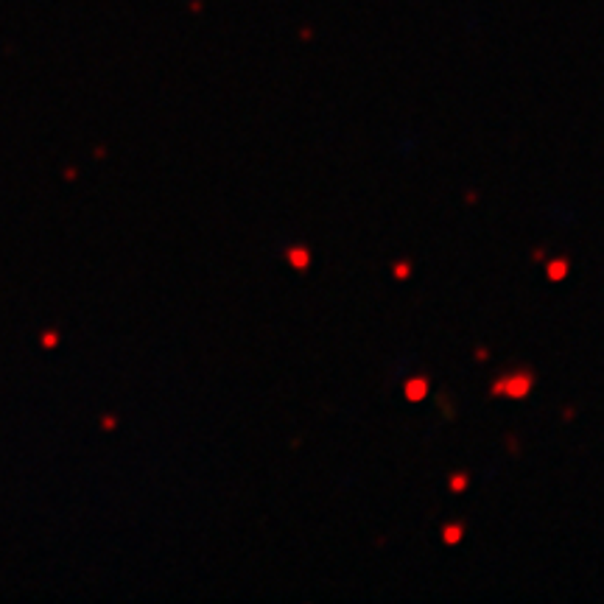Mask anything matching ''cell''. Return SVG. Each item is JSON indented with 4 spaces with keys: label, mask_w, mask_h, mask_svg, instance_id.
Instances as JSON below:
<instances>
[{
    "label": "cell",
    "mask_w": 604,
    "mask_h": 604,
    "mask_svg": "<svg viewBox=\"0 0 604 604\" xmlns=\"http://www.w3.org/2000/svg\"><path fill=\"white\" fill-rule=\"evenodd\" d=\"M532 383H534V378L526 375V372H520V375H512V378L498 380V383L492 386V394H503V392H506L509 397H526L529 389H532Z\"/></svg>",
    "instance_id": "cell-1"
},
{
    "label": "cell",
    "mask_w": 604,
    "mask_h": 604,
    "mask_svg": "<svg viewBox=\"0 0 604 604\" xmlns=\"http://www.w3.org/2000/svg\"><path fill=\"white\" fill-rule=\"evenodd\" d=\"M425 394H428V380H425V378H411V380L406 383V397H409V400L417 403V400H423Z\"/></svg>",
    "instance_id": "cell-2"
},
{
    "label": "cell",
    "mask_w": 604,
    "mask_h": 604,
    "mask_svg": "<svg viewBox=\"0 0 604 604\" xmlns=\"http://www.w3.org/2000/svg\"><path fill=\"white\" fill-rule=\"evenodd\" d=\"M288 263L294 266V269H308V263H311V255H308V249H302V246H294V249H288Z\"/></svg>",
    "instance_id": "cell-3"
},
{
    "label": "cell",
    "mask_w": 604,
    "mask_h": 604,
    "mask_svg": "<svg viewBox=\"0 0 604 604\" xmlns=\"http://www.w3.org/2000/svg\"><path fill=\"white\" fill-rule=\"evenodd\" d=\"M568 274V260H554L548 263V280H563Z\"/></svg>",
    "instance_id": "cell-4"
},
{
    "label": "cell",
    "mask_w": 604,
    "mask_h": 604,
    "mask_svg": "<svg viewBox=\"0 0 604 604\" xmlns=\"http://www.w3.org/2000/svg\"><path fill=\"white\" fill-rule=\"evenodd\" d=\"M442 540H445V543H459V540H462V526H456V523H454V526H445V529H442Z\"/></svg>",
    "instance_id": "cell-5"
},
{
    "label": "cell",
    "mask_w": 604,
    "mask_h": 604,
    "mask_svg": "<svg viewBox=\"0 0 604 604\" xmlns=\"http://www.w3.org/2000/svg\"><path fill=\"white\" fill-rule=\"evenodd\" d=\"M451 487H454V492H462V489L468 487V476H454V479H451Z\"/></svg>",
    "instance_id": "cell-6"
},
{
    "label": "cell",
    "mask_w": 604,
    "mask_h": 604,
    "mask_svg": "<svg viewBox=\"0 0 604 604\" xmlns=\"http://www.w3.org/2000/svg\"><path fill=\"white\" fill-rule=\"evenodd\" d=\"M394 274H397V277H409V263H397V266H394Z\"/></svg>",
    "instance_id": "cell-7"
}]
</instances>
